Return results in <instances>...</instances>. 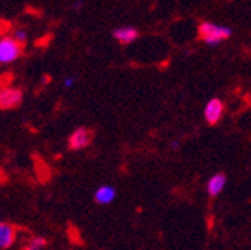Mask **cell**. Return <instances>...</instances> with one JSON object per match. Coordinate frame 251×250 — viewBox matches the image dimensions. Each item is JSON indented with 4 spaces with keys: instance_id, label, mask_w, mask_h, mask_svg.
Returning <instances> with one entry per match:
<instances>
[{
    "instance_id": "6da1fadb",
    "label": "cell",
    "mask_w": 251,
    "mask_h": 250,
    "mask_svg": "<svg viewBox=\"0 0 251 250\" xmlns=\"http://www.w3.org/2000/svg\"><path fill=\"white\" fill-rule=\"evenodd\" d=\"M232 36V28L225 26H217L208 21L199 24V38L208 45H218Z\"/></svg>"
},
{
    "instance_id": "7a4b0ae2",
    "label": "cell",
    "mask_w": 251,
    "mask_h": 250,
    "mask_svg": "<svg viewBox=\"0 0 251 250\" xmlns=\"http://www.w3.org/2000/svg\"><path fill=\"white\" fill-rule=\"evenodd\" d=\"M23 53V45L12 36L0 38V65H9L18 60Z\"/></svg>"
},
{
    "instance_id": "3957f363",
    "label": "cell",
    "mask_w": 251,
    "mask_h": 250,
    "mask_svg": "<svg viewBox=\"0 0 251 250\" xmlns=\"http://www.w3.org/2000/svg\"><path fill=\"white\" fill-rule=\"evenodd\" d=\"M23 101V91L17 87H6L0 90V108L12 110L18 107Z\"/></svg>"
},
{
    "instance_id": "277c9868",
    "label": "cell",
    "mask_w": 251,
    "mask_h": 250,
    "mask_svg": "<svg viewBox=\"0 0 251 250\" xmlns=\"http://www.w3.org/2000/svg\"><path fill=\"white\" fill-rule=\"evenodd\" d=\"M91 141H93V132L88 128H78L69 137L68 144H69L71 150L78 151V150H82V148L88 147Z\"/></svg>"
},
{
    "instance_id": "5b68a950",
    "label": "cell",
    "mask_w": 251,
    "mask_h": 250,
    "mask_svg": "<svg viewBox=\"0 0 251 250\" xmlns=\"http://www.w3.org/2000/svg\"><path fill=\"white\" fill-rule=\"evenodd\" d=\"M225 112V105L218 98H212L205 107V120L208 124H217Z\"/></svg>"
},
{
    "instance_id": "8992f818",
    "label": "cell",
    "mask_w": 251,
    "mask_h": 250,
    "mask_svg": "<svg viewBox=\"0 0 251 250\" xmlns=\"http://www.w3.org/2000/svg\"><path fill=\"white\" fill-rule=\"evenodd\" d=\"M18 231L11 223L0 222V249H9L17 241Z\"/></svg>"
},
{
    "instance_id": "52a82bcc",
    "label": "cell",
    "mask_w": 251,
    "mask_h": 250,
    "mask_svg": "<svg viewBox=\"0 0 251 250\" xmlns=\"http://www.w3.org/2000/svg\"><path fill=\"white\" fill-rule=\"evenodd\" d=\"M115 198H117V191H115V187L109 184L98 187L96 192H94V201L99 205H109L115 201Z\"/></svg>"
},
{
    "instance_id": "ba28073f",
    "label": "cell",
    "mask_w": 251,
    "mask_h": 250,
    "mask_svg": "<svg viewBox=\"0 0 251 250\" xmlns=\"http://www.w3.org/2000/svg\"><path fill=\"white\" fill-rule=\"evenodd\" d=\"M114 38L123 44V45H129L132 42H135L139 38V30L135 27H118L114 30Z\"/></svg>"
},
{
    "instance_id": "9c48e42d",
    "label": "cell",
    "mask_w": 251,
    "mask_h": 250,
    "mask_svg": "<svg viewBox=\"0 0 251 250\" xmlns=\"http://www.w3.org/2000/svg\"><path fill=\"white\" fill-rule=\"evenodd\" d=\"M226 181H227V178L223 172L214 174L206 183V191H208L209 196H218L222 194L226 187Z\"/></svg>"
},
{
    "instance_id": "30bf717a",
    "label": "cell",
    "mask_w": 251,
    "mask_h": 250,
    "mask_svg": "<svg viewBox=\"0 0 251 250\" xmlns=\"http://www.w3.org/2000/svg\"><path fill=\"white\" fill-rule=\"evenodd\" d=\"M47 246V240L44 237H33L27 241V244L21 250H42Z\"/></svg>"
},
{
    "instance_id": "8fae6325",
    "label": "cell",
    "mask_w": 251,
    "mask_h": 250,
    "mask_svg": "<svg viewBox=\"0 0 251 250\" xmlns=\"http://www.w3.org/2000/svg\"><path fill=\"white\" fill-rule=\"evenodd\" d=\"M12 38H14L15 41H18L21 45H23V44H25V42H27V38H28L27 30H25V28H23V27L15 28V30H14V33H12Z\"/></svg>"
},
{
    "instance_id": "7c38bea8",
    "label": "cell",
    "mask_w": 251,
    "mask_h": 250,
    "mask_svg": "<svg viewBox=\"0 0 251 250\" xmlns=\"http://www.w3.org/2000/svg\"><path fill=\"white\" fill-rule=\"evenodd\" d=\"M75 84V78L74 77H68L65 78V81H63V85H65V88H72Z\"/></svg>"
},
{
    "instance_id": "4fadbf2b",
    "label": "cell",
    "mask_w": 251,
    "mask_h": 250,
    "mask_svg": "<svg viewBox=\"0 0 251 250\" xmlns=\"http://www.w3.org/2000/svg\"><path fill=\"white\" fill-rule=\"evenodd\" d=\"M48 81H50V78H48V77H47V75H45V77H44V78H42V84H47V83H48Z\"/></svg>"
},
{
    "instance_id": "5bb4252c",
    "label": "cell",
    "mask_w": 251,
    "mask_h": 250,
    "mask_svg": "<svg viewBox=\"0 0 251 250\" xmlns=\"http://www.w3.org/2000/svg\"><path fill=\"white\" fill-rule=\"evenodd\" d=\"M172 148H174V150L178 148V141H174V142H172Z\"/></svg>"
}]
</instances>
